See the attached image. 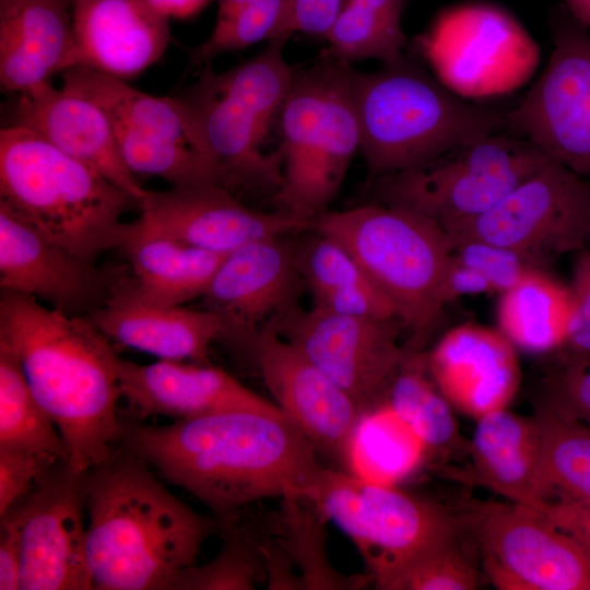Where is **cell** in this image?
<instances>
[{
	"label": "cell",
	"instance_id": "6da1fadb",
	"mask_svg": "<svg viewBox=\"0 0 590 590\" xmlns=\"http://www.w3.org/2000/svg\"><path fill=\"white\" fill-rule=\"evenodd\" d=\"M119 445L221 520L253 502L297 494L311 498L328 468L285 415L222 411L164 426L121 420Z\"/></svg>",
	"mask_w": 590,
	"mask_h": 590
},
{
	"label": "cell",
	"instance_id": "7a4b0ae2",
	"mask_svg": "<svg viewBox=\"0 0 590 590\" xmlns=\"http://www.w3.org/2000/svg\"><path fill=\"white\" fill-rule=\"evenodd\" d=\"M0 343L16 356L37 402L56 424L79 473L119 446V359L111 341L87 318L34 297L1 291Z\"/></svg>",
	"mask_w": 590,
	"mask_h": 590
},
{
	"label": "cell",
	"instance_id": "3957f363",
	"mask_svg": "<svg viewBox=\"0 0 590 590\" xmlns=\"http://www.w3.org/2000/svg\"><path fill=\"white\" fill-rule=\"evenodd\" d=\"M86 550L93 589L166 590L197 563L222 521L172 494L120 445L85 471Z\"/></svg>",
	"mask_w": 590,
	"mask_h": 590
},
{
	"label": "cell",
	"instance_id": "277c9868",
	"mask_svg": "<svg viewBox=\"0 0 590 590\" xmlns=\"http://www.w3.org/2000/svg\"><path fill=\"white\" fill-rule=\"evenodd\" d=\"M0 204L80 259L96 263L117 249L122 215L139 201L35 131H0Z\"/></svg>",
	"mask_w": 590,
	"mask_h": 590
},
{
	"label": "cell",
	"instance_id": "5b68a950",
	"mask_svg": "<svg viewBox=\"0 0 590 590\" xmlns=\"http://www.w3.org/2000/svg\"><path fill=\"white\" fill-rule=\"evenodd\" d=\"M351 87L370 179L504 128L505 113L458 96L406 56L374 72L352 68Z\"/></svg>",
	"mask_w": 590,
	"mask_h": 590
},
{
	"label": "cell",
	"instance_id": "8992f818",
	"mask_svg": "<svg viewBox=\"0 0 590 590\" xmlns=\"http://www.w3.org/2000/svg\"><path fill=\"white\" fill-rule=\"evenodd\" d=\"M310 225L352 253L410 330L406 351L420 352L445 307L442 284L451 257L445 231L412 211L377 202L326 211Z\"/></svg>",
	"mask_w": 590,
	"mask_h": 590
},
{
	"label": "cell",
	"instance_id": "52a82bcc",
	"mask_svg": "<svg viewBox=\"0 0 590 590\" xmlns=\"http://www.w3.org/2000/svg\"><path fill=\"white\" fill-rule=\"evenodd\" d=\"M351 71V63L328 52L318 64L293 71L279 111L282 182L274 199L310 224L327 211L359 149Z\"/></svg>",
	"mask_w": 590,
	"mask_h": 590
},
{
	"label": "cell",
	"instance_id": "ba28073f",
	"mask_svg": "<svg viewBox=\"0 0 590 590\" xmlns=\"http://www.w3.org/2000/svg\"><path fill=\"white\" fill-rule=\"evenodd\" d=\"M550 160L532 142L495 132L370 179L369 188L375 202L420 214L446 233L491 209Z\"/></svg>",
	"mask_w": 590,
	"mask_h": 590
},
{
	"label": "cell",
	"instance_id": "9c48e42d",
	"mask_svg": "<svg viewBox=\"0 0 590 590\" xmlns=\"http://www.w3.org/2000/svg\"><path fill=\"white\" fill-rule=\"evenodd\" d=\"M198 81L176 96L194 148L221 172L223 187L272 190L282 182V153L262 143L280 103L268 85L235 66L203 64Z\"/></svg>",
	"mask_w": 590,
	"mask_h": 590
},
{
	"label": "cell",
	"instance_id": "30bf717a",
	"mask_svg": "<svg viewBox=\"0 0 590 590\" xmlns=\"http://www.w3.org/2000/svg\"><path fill=\"white\" fill-rule=\"evenodd\" d=\"M414 47L434 76L468 101L519 88L540 61L539 45L515 15L486 1L444 8Z\"/></svg>",
	"mask_w": 590,
	"mask_h": 590
},
{
	"label": "cell",
	"instance_id": "8fae6325",
	"mask_svg": "<svg viewBox=\"0 0 590 590\" xmlns=\"http://www.w3.org/2000/svg\"><path fill=\"white\" fill-rule=\"evenodd\" d=\"M62 87L94 102L108 117L128 168L172 187L222 185L220 169L193 145L175 97L155 96L87 68L61 73Z\"/></svg>",
	"mask_w": 590,
	"mask_h": 590
},
{
	"label": "cell",
	"instance_id": "7c38bea8",
	"mask_svg": "<svg viewBox=\"0 0 590 590\" xmlns=\"http://www.w3.org/2000/svg\"><path fill=\"white\" fill-rule=\"evenodd\" d=\"M550 26L548 62L505 113L504 128L590 180V32L564 4L552 11Z\"/></svg>",
	"mask_w": 590,
	"mask_h": 590
},
{
	"label": "cell",
	"instance_id": "4fadbf2b",
	"mask_svg": "<svg viewBox=\"0 0 590 590\" xmlns=\"http://www.w3.org/2000/svg\"><path fill=\"white\" fill-rule=\"evenodd\" d=\"M589 180L550 160L484 213L446 232L450 244L482 240L514 249L538 266L587 245Z\"/></svg>",
	"mask_w": 590,
	"mask_h": 590
},
{
	"label": "cell",
	"instance_id": "5bb4252c",
	"mask_svg": "<svg viewBox=\"0 0 590 590\" xmlns=\"http://www.w3.org/2000/svg\"><path fill=\"white\" fill-rule=\"evenodd\" d=\"M498 589L590 590V548L542 512L476 503L463 515Z\"/></svg>",
	"mask_w": 590,
	"mask_h": 590
},
{
	"label": "cell",
	"instance_id": "9a60e30c",
	"mask_svg": "<svg viewBox=\"0 0 590 590\" xmlns=\"http://www.w3.org/2000/svg\"><path fill=\"white\" fill-rule=\"evenodd\" d=\"M7 511L20 528L19 589H93L86 550L85 472L60 460Z\"/></svg>",
	"mask_w": 590,
	"mask_h": 590
},
{
	"label": "cell",
	"instance_id": "2e32d148",
	"mask_svg": "<svg viewBox=\"0 0 590 590\" xmlns=\"http://www.w3.org/2000/svg\"><path fill=\"white\" fill-rule=\"evenodd\" d=\"M394 320L339 315L312 306L269 327L295 345L365 412L385 401L406 354Z\"/></svg>",
	"mask_w": 590,
	"mask_h": 590
},
{
	"label": "cell",
	"instance_id": "e0dca14e",
	"mask_svg": "<svg viewBox=\"0 0 590 590\" xmlns=\"http://www.w3.org/2000/svg\"><path fill=\"white\" fill-rule=\"evenodd\" d=\"M127 266L91 263L48 240L0 204V287L87 317L130 279Z\"/></svg>",
	"mask_w": 590,
	"mask_h": 590
},
{
	"label": "cell",
	"instance_id": "ac0fdd59",
	"mask_svg": "<svg viewBox=\"0 0 590 590\" xmlns=\"http://www.w3.org/2000/svg\"><path fill=\"white\" fill-rule=\"evenodd\" d=\"M138 208V221L145 227L221 255L259 239L285 237L310 225L282 210L252 209L220 185L148 190Z\"/></svg>",
	"mask_w": 590,
	"mask_h": 590
},
{
	"label": "cell",
	"instance_id": "d6986e66",
	"mask_svg": "<svg viewBox=\"0 0 590 590\" xmlns=\"http://www.w3.org/2000/svg\"><path fill=\"white\" fill-rule=\"evenodd\" d=\"M250 350L281 411L306 435L317 452L344 461L363 413L356 402L269 327L260 330Z\"/></svg>",
	"mask_w": 590,
	"mask_h": 590
},
{
	"label": "cell",
	"instance_id": "ffe728a7",
	"mask_svg": "<svg viewBox=\"0 0 590 590\" xmlns=\"http://www.w3.org/2000/svg\"><path fill=\"white\" fill-rule=\"evenodd\" d=\"M298 251L272 237L225 255L203 294L204 308L224 323V335L250 349L260 326L283 312L296 288Z\"/></svg>",
	"mask_w": 590,
	"mask_h": 590
},
{
	"label": "cell",
	"instance_id": "44dd1931",
	"mask_svg": "<svg viewBox=\"0 0 590 590\" xmlns=\"http://www.w3.org/2000/svg\"><path fill=\"white\" fill-rule=\"evenodd\" d=\"M118 377L121 398L141 418L166 415L177 421L231 410L285 415L275 403L210 364L166 359L138 364L120 358Z\"/></svg>",
	"mask_w": 590,
	"mask_h": 590
},
{
	"label": "cell",
	"instance_id": "7402d4cb",
	"mask_svg": "<svg viewBox=\"0 0 590 590\" xmlns=\"http://www.w3.org/2000/svg\"><path fill=\"white\" fill-rule=\"evenodd\" d=\"M516 347L498 330L463 323L425 355L427 371L451 405L474 417L507 408L521 371Z\"/></svg>",
	"mask_w": 590,
	"mask_h": 590
},
{
	"label": "cell",
	"instance_id": "603a6c76",
	"mask_svg": "<svg viewBox=\"0 0 590 590\" xmlns=\"http://www.w3.org/2000/svg\"><path fill=\"white\" fill-rule=\"evenodd\" d=\"M356 477L365 535L359 552L377 589L465 523L463 515L456 516L396 485Z\"/></svg>",
	"mask_w": 590,
	"mask_h": 590
},
{
	"label": "cell",
	"instance_id": "cb8c5ba5",
	"mask_svg": "<svg viewBox=\"0 0 590 590\" xmlns=\"http://www.w3.org/2000/svg\"><path fill=\"white\" fill-rule=\"evenodd\" d=\"M75 67L133 78L155 63L170 42L169 17L146 0H73Z\"/></svg>",
	"mask_w": 590,
	"mask_h": 590
},
{
	"label": "cell",
	"instance_id": "d4e9b609",
	"mask_svg": "<svg viewBox=\"0 0 590 590\" xmlns=\"http://www.w3.org/2000/svg\"><path fill=\"white\" fill-rule=\"evenodd\" d=\"M16 122L98 172L139 202L148 192L126 165L106 114L88 98L50 82L20 94Z\"/></svg>",
	"mask_w": 590,
	"mask_h": 590
},
{
	"label": "cell",
	"instance_id": "484cf974",
	"mask_svg": "<svg viewBox=\"0 0 590 590\" xmlns=\"http://www.w3.org/2000/svg\"><path fill=\"white\" fill-rule=\"evenodd\" d=\"M75 67L71 4L0 0V84L25 93Z\"/></svg>",
	"mask_w": 590,
	"mask_h": 590
},
{
	"label": "cell",
	"instance_id": "4316f807",
	"mask_svg": "<svg viewBox=\"0 0 590 590\" xmlns=\"http://www.w3.org/2000/svg\"><path fill=\"white\" fill-rule=\"evenodd\" d=\"M128 281L87 318L110 341L123 346L160 359L210 364V345L224 335L222 319L205 308L140 300L127 291Z\"/></svg>",
	"mask_w": 590,
	"mask_h": 590
},
{
	"label": "cell",
	"instance_id": "83f0119b",
	"mask_svg": "<svg viewBox=\"0 0 590 590\" xmlns=\"http://www.w3.org/2000/svg\"><path fill=\"white\" fill-rule=\"evenodd\" d=\"M468 451L475 481L510 503L536 510L553 499L533 416H522L507 408L481 416Z\"/></svg>",
	"mask_w": 590,
	"mask_h": 590
},
{
	"label": "cell",
	"instance_id": "f1b7e54d",
	"mask_svg": "<svg viewBox=\"0 0 590 590\" xmlns=\"http://www.w3.org/2000/svg\"><path fill=\"white\" fill-rule=\"evenodd\" d=\"M117 249L131 272L127 291L140 300L163 306L203 296L225 257L154 232L138 219L126 223Z\"/></svg>",
	"mask_w": 590,
	"mask_h": 590
},
{
	"label": "cell",
	"instance_id": "f546056e",
	"mask_svg": "<svg viewBox=\"0 0 590 590\" xmlns=\"http://www.w3.org/2000/svg\"><path fill=\"white\" fill-rule=\"evenodd\" d=\"M571 315L569 287L548 270H534L499 294L497 329L517 349L528 353L557 352Z\"/></svg>",
	"mask_w": 590,
	"mask_h": 590
},
{
	"label": "cell",
	"instance_id": "4dcf8cb0",
	"mask_svg": "<svg viewBox=\"0 0 590 590\" xmlns=\"http://www.w3.org/2000/svg\"><path fill=\"white\" fill-rule=\"evenodd\" d=\"M428 452L386 401L363 412L344 461L365 481L396 485L414 472Z\"/></svg>",
	"mask_w": 590,
	"mask_h": 590
},
{
	"label": "cell",
	"instance_id": "1f68e13d",
	"mask_svg": "<svg viewBox=\"0 0 590 590\" xmlns=\"http://www.w3.org/2000/svg\"><path fill=\"white\" fill-rule=\"evenodd\" d=\"M328 520L308 497L286 494L281 497L280 509L269 517L264 527L294 559L304 590L365 587L367 576L344 575L331 564L326 547Z\"/></svg>",
	"mask_w": 590,
	"mask_h": 590
},
{
	"label": "cell",
	"instance_id": "d6a6232c",
	"mask_svg": "<svg viewBox=\"0 0 590 590\" xmlns=\"http://www.w3.org/2000/svg\"><path fill=\"white\" fill-rule=\"evenodd\" d=\"M385 401L422 441L428 455L468 450L469 444L459 434L451 404L432 380L421 352L406 351Z\"/></svg>",
	"mask_w": 590,
	"mask_h": 590
},
{
	"label": "cell",
	"instance_id": "836d02e7",
	"mask_svg": "<svg viewBox=\"0 0 590 590\" xmlns=\"http://www.w3.org/2000/svg\"><path fill=\"white\" fill-rule=\"evenodd\" d=\"M406 0H347L324 38L328 54L343 62L377 59L392 63L405 55L401 16Z\"/></svg>",
	"mask_w": 590,
	"mask_h": 590
},
{
	"label": "cell",
	"instance_id": "e575fe53",
	"mask_svg": "<svg viewBox=\"0 0 590 590\" xmlns=\"http://www.w3.org/2000/svg\"><path fill=\"white\" fill-rule=\"evenodd\" d=\"M532 416L539 427L553 499L590 505V427L545 399Z\"/></svg>",
	"mask_w": 590,
	"mask_h": 590
},
{
	"label": "cell",
	"instance_id": "d590c367",
	"mask_svg": "<svg viewBox=\"0 0 590 590\" xmlns=\"http://www.w3.org/2000/svg\"><path fill=\"white\" fill-rule=\"evenodd\" d=\"M0 449L69 458L51 417L34 397L14 353L0 343Z\"/></svg>",
	"mask_w": 590,
	"mask_h": 590
},
{
	"label": "cell",
	"instance_id": "8d00e7d4",
	"mask_svg": "<svg viewBox=\"0 0 590 590\" xmlns=\"http://www.w3.org/2000/svg\"><path fill=\"white\" fill-rule=\"evenodd\" d=\"M222 521L223 540L219 554L210 562L185 569L172 590H253L266 583L267 575L259 543L264 531L243 519V514Z\"/></svg>",
	"mask_w": 590,
	"mask_h": 590
},
{
	"label": "cell",
	"instance_id": "74e56055",
	"mask_svg": "<svg viewBox=\"0 0 590 590\" xmlns=\"http://www.w3.org/2000/svg\"><path fill=\"white\" fill-rule=\"evenodd\" d=\"M479 558L477 541L465 520L459 531L399 570L381 590H473L479 586Z\"/></svg>",
	"mask_w": 590,
	"mask_h": 590
},
{
	"label": "cell",
	"instance_id": "f35d334b",
	"mask_svg": "<svg viewBox=\"0 0 590 590\" xmlns=\"http://www.w3.org/2000/svg\"><path fill=\"white\" fill-rule=\"evenodd\" d=\"M287 8L288 0H252L228 19L216 21L210 36L191 50L190 58L205 64L222 54L290 36L285 34Z\"/></svg>",
	"mask_w": 590,
	"mask_h": 590
},
{
	"label": "cell",
	"instance_id": "ab89813d",
	"mask_svg": "<svg viewBox=\"0 0 590 590\" xmlns=\"http://www.w3.org/2000/svg\"><path fill=\"white\" fill-rule=\"evenodd\" d=\"M298 268L312 296L373 284L343 245L321 234L298 251Z\"/></svg>",
	"mask_w": 590,
	"mask_h": 590
},
{
	"label": "cell",
	"instance_id": "60d3db41",
	"mask_svg": "<svg viewBox=\"0 0 590 590\" xmlns=\"http://www.w3.org/2000/svg\"><path fill=\"white\" fill-rule=\"evenodd\" d=\"M452 255L465 266L481 273L493 292L509 290L534 270L541 268L522 253L482 240H461L451 244Z\"/></svg>",
	"mask_w": 590,
	"mask_h": 590
},
{
	"label": "cell",
	"instance_id": "b9f144b4",
	"mask_svg": "<svg viewBox=\"0 0 590 590\" xmlns=\"http://www.w3.org/2000/svg\"><path fill=\"white\" fill-rule=\"evenodd\" d=\"M568 287L571 315L558 358L590 359V248L576 252Z\"/></svg>",
	"mask_w": 590,
	"mask_h": 590
},
{
	"label": "cell",
	"instance_id": "7bdbcfd3",
	"mask_svg": "<svg viewBox=\"0 0 590 590\" xmlns=\"http://www.w3.org/2000/svg\"><path fill=\"white\" fill-rule=\"evenodd\" d=\"M544 399L590 427V359H562L544 380Z\"/></svg>",
	"mask_w": 590,
	"mask_h": 590
},
{
	"label": "cell",
	"instance_id": "ee69618b",
	"mask_svg": "<svg viewBox=\"0 0 590 590\" xmlns=\"http://www.w3.org/2000/svg\"><path fill=\"white\" fill-rule=\"evenodd\" d=\"M58 461L43 452L0 449V515L21 500Z\"/></svg>",
	"mask_w": 590,
	"mask_h": 590
},
{
	"label": "cell",
	"instance_id": "f6af8a7d",
	"mask_svg": "<svg viewBox=\"0 0 590 590\" xmlns=\"http://www.w3.org/2000/svg\"><path fill=\"white\" fill-rule=\"evenodd\" d=\"M314 306L350 317L398 321L393 306L374 284L315 295Z\"/></svg>",
	"mask_w": 590,
	"mask_h": 590
},
{
	"label": "cell",
	"instance_id": "bcb514c9",
	"mask_svg": "<svg viewBox=\"0 0 590 590\" xmlns=\"http://www.w3.org/2000/svg\"><path fill=\"white\" fill-rule=\"evenodd\" d=\"M347 0H288L285 34L322 36L329 32Z\"/></svg>",
	"mask_w": 590,
	"mask_h": 590
},
{
	"label": "cell",
	"instance_id": "7dc6e473",
	"mask_svg": "<svg viewBox=\"0 0 590 590\" xmlns=\"http://www.w3.org/2000/svg\"><path fill=\"white\" fill-rule=\"evenodd\" d=\"M259 551L270 590H304L300 576L294 573L295 562L287 551L270 534L266 527Z\"/></svg>",
	"mask_w": 590,
	"mask_h": 590
},
{
	"label": "cell",
	"instance_id": "c3c4849f",
	"mask_svg": "<svg viewBox=\"0 0 590 590\" xmlns=\"http://www.w3.org/2000/svg\"><path fill=\"white\" fill-rule=\"evenodd\" d=\"M21 555L19 523L7 511L0 515V590L19 589Z\"/></svg>",
	"mask_w": 590,
	"mask_h": 590
},
{
	"label": "cell",
	"instance_id": "681fc988",
	"mask_svg": "<svg viewBox=\"0 0 590 590\" xmlns=\"http://www.w3.org/2000/svg\"><path fill=\"white\" fill-rule=\"evenodd\" d=\"M536 510L590 548V505L553 499Z\"/></svg>",
	"mask_w": 590,
	"mask_h": 590
},
{
	"label": "cell",
	"instance_id": "f907efd6",
	"mask_svg": "<svg viewBox=\"0 0 590 590\" xmlns=\"http://www.w3.org/2000/svg\"><path fill=\"white\" fill-rule=\"evenodd\" d=\"M491 292L493 290L487 280L474 269L459 261L451 252L442 284L444 304H449L465 295Z\"/></svg>",
	"mask_w": 590,
	"mask_h": 590
},
{
	"label": "cell",
	"instance_id": "816d5d0a",
	"mask_svg": "<svg viewBox=\"0 0 590 590\" xmlns=\"http://www.w3.org/2000/svg\"><path fill=\"white\" fill-rule=\"evenodd\" d=\"M164 15L176 19L192 16L210 0H146Z\"/></svg>",
	"mask_w": 590,
	"mask_h": 590
},
{
	"label": "cell",
	"instance_id": "f5cc1de1",
	"mask_svg": "<svg viewBox=\"0 0 590 590\" xmlns=\"http://www.w3.org/2000/svg\"><path fill=\"white\" fill-rule=\"evenodd\" d=\"M564 5L581 26L590 30V0H564Z\"/></svg>",
	"mask_w": 590,
	"mask_h": 590
},
{
	"label": "cell",
	"instance_id": "db71d44e",
	"mask_svg": "<svg viewBox=\"0 0 590 590\" xmlns=\"http://www.w3.org/2000/svg\"><path fill=\"white\" fill-rule=\"evenodd\" d=\"M251 1L252 0H220L216 21L228 19Z\"/></svg>",
	"mask_w": 590,
	"mask_h": 590
},
{
	"label": "cell",
	"instance_id": "11a10c76",
	"mask_svg": "<svg viewBox=\"0 0 590 590\" xmlns=\"http://www.w3.org/2000/svg\"><path fill=\"white\" fill-rule=\"evenodd\" d=\"M590 184V180H589ZM587 244L590 248V190H589V206H588V219H587Z\"/></svg>",
	"mask_w": 590,
	"mask_h": 590
},
{
	"label": "cell",
	"instance_id": "9f6ffc18",
	"mask_svg": "<svg viewBox=\"0 0 590 590\" xmlns=\"http://www.w3.org/2000/svg\"><path fill=\"white\" fill-rule=\"evenodd\" d=\"M64 1H67L68 3H70V4H71L73 0H64Z\"/></svg>",
	"mask_w": 590,
	"mask_h": 590
}]
</instances>
